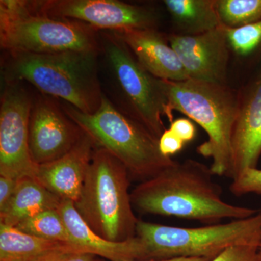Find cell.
Instances as JSON below:
<instances>
[{
	"label": "cell",
	"mask_w": 261,
	"mask_h": 261,
	"mask_svg": "<svg viewBox=\"0 0 261 261\" xmlns=\"http://www.w3.org/2000/svg\"><path fill=\"white\" fill-rule=\"evenodd\" d=\"M261 156V70L240 93V108L231 136V168L234 179L247 168H257Z\"/></svg>",
	"instance_id": "13"
},
{
	"label": "cell",
	"mask_w": 261,
	"mask_h": 261,
	"mask_svg": "<svg viewBox=\"0 0 261 261\" xmlns=\"http://www.w3.org/2000/svg\"><path fill=\"white\" fill-rule=\"evenodd\" d=\"M170 129L185 143L191 142L196 136V127L190 120L178 118L171 123Z\"/></svg>",
	"instance_id": "27"
},
{
	"label": "cell",
	"mask_w": 261,
	"mask_h": 261,
	"mask_svg": "<svg viewBox=\"0 0 261 261\" xmlns=\"http://www.w3.org/2000/svg\"><path fill=\"white\" fill-rule=\"evenodd\" d=\"M126 44L144 69L159 80H189L185 68L167 37L156 30L127 29L109 32Z\"/></svg>",
	"instance_id": "14"
},
{
	"label": "cell",
	"mask_w": 261,
	"mask_h": 261,
	"mask_svg": "<svg viewBox=\"0 0 261 261\" xmlns=\"http://www.w3.org/2000/svg\"><path fill=\"white\" fill-rule=\"evenodd\" d=\"M102 38L101 47L128 116L160 138L166 129L163 117L168 116L161 80L144 69L126 44L111 32L103 33Z\"/></svg>",
	"instance_id": "8"
},
{
	"label": "cell",
	"mask_w": 261,
	"mask_h": 261,
	"mask_svg": "<svg viewBox=\"0 0 261 261\" xmlns=\"http://www.w3.org/2000/svg\"><path fill=\"white\" fill-rule=\"evenodd\" d=\"M210 261H261L259 245H233Z\"/></svg>",
	"instance_id": "24"
},
{
	"label": "cell",
	"mask_w": 261,
	"mask_h": 261,
	"mask_svg": "<svg viewBox=\"0 0 261 261\" xmlns=\"http://www.w3.org/2000/svg\"><path fill=\"white\" fill-rule=\"evenodd\" d=\"M62 108L96 147L106 149L124 165L132 180L146 181L175 163L161 153L159 138L116 107L104 93L93 114L82 113L67 102Z\"/></svg>",
	"instance_id": "4"
},
{
	"label": "cell",
	"mask_w": 261,
	"mask_h": 261,
	"mask_svg": "<svg viewBox=\"0 0 261 261\" xmlns=\"http://www.w3.org/2000/svg\"><path fill=\"white\" fill-rule=\"evenodd\" d=\"M97 257L76 249H63L49 252L37 261H98Z\"/></svg>",
	"instance_id": "25"
},
{
	"label": "cell",
	"mask_w": 261,
	"mask_h": 261,
	"mask_svg": "<svg viewBox=\"0 0 261 261\" xmlns=\"http://www.w3.org/2000/svg\"><path fill=\"white\" fill-rule=\"evenodd\" d=\"M221 25L238 28L261 20V0H216Z\"/></svg>",
	"instance_id": "21"
},
{
	"label": "cell",
	"mask_w": 261,
	"mask_h": 261,
	"mask_svg": "<svg viewBox=\"0 0 261 261\" xmlns=\"http://www.w3.org/2000/svg\"><path fill=\"white\" fill-rule=\"evenodd\" d=\"M70 248L76 249L0 224V261H37L49 252Z\"/></svg>",
	"instance_id": "19"
},
{
	"label": "cell",
	"mask_w": 261,
	"mask_h": 261,
	"mask_svg": "<svg viewBox=\"0 0 261 261\" xmlns=\"http://www.w3.org/2000/svg\"><path fill=\"white\" fill-rule=\"evenodd\" d=\"M98 261H100V260H98Z\"/></svg>",
	"instance_id": "31"
},
{
	"label": "cell",
	"mask_w": 261,
	"mask_h": 261,
	"mask_svg": "<svg viewBox=\"0 0 261 261\" xmlns=\"http://www.w3.org/2000/svg\"><path fill=\"white\" fill-rule=\"evenodd\" d=\"M259 250H260V252L261 253V241H260V246H259Z\"/></svg>",
	"instance_id": "30"
},
{
	"label": "cell",
	"mask_w": 261,
	"mask_h": 261,
	"mask_svg": "<svg viewBox=\"0 0 261 261\" xmlns=\"http://www.w3.org/2000/svg\"><path fill=\"white\" fill-rule=\"evenodd\" d=\"M167 99L168 121L178 111L200 125L207 140L197 147L200 155L212 159L215 175L228 178L231 168V136L240 108V93L227 84L192 80H162Z\"/></svg>",
	"instance_id": "3"
},
{
	"label": "cell",
	"mask_w": 261,
	"mask_h": 261,
	"mask_svg": "<svg viewBox=\"0 0 261 261\" xmlns=\"http://www.w3.org/2000/svg\"><path fill=\"white\" fill-rule=\"evenodd\" d=\"M0 45L6 51L49 54L99 51L97 31L87 24L49 16L36 1H0Z\"/></svg>",
	"instance_id": "6"
},
{
	"label": "cell",
	"mask_w": 261,
	"mask_h": 261,
	"mask_svg": "<svg viewBox=\"0 0 261 261\" xmlns=\"http://www.w3.org/2000/svg\"><path fill=\"white\" fill-rule=\"evenodd\" d=\"M214 176L211 167L195 160L175 161L135 187L130 192L132 207L141 214L174 216L208 225L225 219H247L258 212L225 202L222 187Z\"/></svg>",
	"instance_id": "1"
},
{
	"label": "cell",
	"mask_w": 261,
	"mask_h": 261,
	"mask_svg": "<svg viewBox=\"0 0 261 261\" xmlns=\"http://www.w3.org/2000/svg\"><path fill=\"white\" fill-rule=\"evenodd\" d=\"M96 147L87 134L61 159L39 165L36 178L61 200H78Z\"/></svg>",
	"instance_id": "15"
},
{
	"label": "cell",
	"mask_w": 261,
	"mask_h": 261,
	"mask_svg": "<svg viewBox=\"0 0 261 261\" xmlns=\"http://www.w3.org/2000/svg\"><path fill=\"white\" fill-rule=\"evenodd\" d=\"M225 29L230 49L240 56L250 54L261 44V20L238 28Z\"/></svg>",
	"instance_id": "22"
},
{
	"label": "cell",
	"mask_w": 261,
	"mask_h": 261,
	"mask_svg": "<svg viewBox=\"0 0 261 261\" xmlns=\"http://www.w3.org/2000/svg\"><path fill=\"white\" fill-rule=\"evenodd\" d=\"M211 259L206 257H176V258L165 259V260H147L134 261H210ZM102 261V260H100Z\"/></svg>",
	"instance_id": "29"
},
{
	"label": "cell",
	"mask_w": 261,
	"mask_h": 261,
	"mask_svg": "<svg viewBox=\"0 0 261 261\" xmlns=\"http://www.w3.org/2000/svg\"><path fill=\"white\" fill-rule=\"evenodd\" d=\"M32 97L20 82H5L0 102V176L36 177L37 165L31 156L29 125Z\"/></svg>",
	"instance_id": "9"
},
{
	"label": "cell",
	"mask_w": 261,
	"mask_h": 261,
	"mask_svg": "<svg viewBox=\"0 0 261 261\" xmlns=\"http://www.w3.org/2000/svg\"><path fill=\"white\" fill-rule=\"evenodd\" d=\"M185 143L170 129L166 128L159 138V148L161 153L166 157L177 153L183 149Z\"/></svg>",
	"instance_id": "26"
},
{
	"label": "cell",
	"mask_w": 261,
	"mask_h": 261,
	"mask_svg": "<svg viewBox=\"0 0 261 261\" xmlns=\"http://www.w3.org/2000/svg\"><path fill=\"white\" fill-rule=\"evenodd\" d=\"M61 199L47 190L36 177L18 179L14 195L0 211V224L15 226L42 211L58 209Z\"/></svg>",
	"instance_id": "17"
},
{
	"label": "cell",
	"mask_w": 261,
	"mask_h": 261,
	"mask_svg": "<svg viewBox=\"0 0 261 261\" xmlns=\"http://www.w3.org/2000/svg\"><path fill=\"white\" fill-rule=\"evenodd\" d=\"M136 237L144 247L145 260L176 257L212 260L233 245L260 246L261 209L247 219L196 228L176 227L139 220Z\"/></svg>",
	"instance_id": "7"
},
{
	"label": "cell",
	"mask_w": 261,
	"mask_h": 261,
	"mask_svg": "<svg viewBox=\"0 0 261 261\" xmlns=\"http://www.w3.org/2000/svg\"><path fill=\"white\" fill-rule=\"evenodd\" d=\"M130 178L124 165L106 149L96 147L75 210L90 228L111 242L136 236L139 219L130 202Z\"/></svg>",
	"instance_id": "5"
},
{
	"label": "cell",
	"mask_w": 261,
	"mask_h": 261,
	"mask_svg": "<svg viewBox=\"0 0 261 261\" xmlns=\"http://www.w3.org/2000/svg\"><path fill=\"white\" fill-rule=\"evenodd\" d=\"M18 179L0 176V211L6 207L14 195Z\"/></svg>",
	"instance_id": "28"
},
{
	"label": "cell",
	"mask_w": 261,
	"mask_h": 261,
	"mask_svg": "<svg viewBox=\"0 0 261 261\" xmlns=\"http://www.w3.org/2000/svg\"><path fill=\"white\" fill-rule=\"evenodd\" d=\"M36 3L49 16L82 22L97 31L155 29L158 22L152 10L116 0H47Z\"/></svg>",
	"instance_id": "10"
},
{
	"label": "cell",
	"mask_w": 261,
	"mask_h": 261,
	"mask_svg": "<svg viewBox=\"0 0 261 261\" xmlns=\"http://www.w3.org/2000/svg\"><path fill=\"white\" fill-rule=\"evenodd\" d=\"M6 53L2 62L5 82H29L43 94L63 99L87 114L99 109L103 94L98 75L99 51Z\"/></svg>",
	"instance_id": "2"
},
{
	"label": "cell",
	"mask_w": 261,
	"mask_h": 261,
	"mask_svg": "<svg viewBox=\"0 0 261 261\" xmlns=\"http://www.w3.org/2000/svg\"><path fill=\"white\" fill-rule=\"evenodd\" d=\"M58 211L69 233L70 245L80 251L109 261L146 260L144 247L137 237L119 243L101 238L86 224L72 201L61 200Z\"/></svg>",
	"instance_id": "16"
},
{
	"label": "cell",
	"mask_w": 261,
	"mask_h": 261,
	"mask_svg": "<svg viewBox=\"0 0 261 261\" xmlns=\"http://www.w3.org/2000/svg\"><path fill=\"white\" fill-rule=\"evenodd\" d=\"M229 190L234 196L255 194L261 197V169L247 168L232 180Z\"/></svg>",
	"instance_id": "23"
},
{
	"label": "cell",
	"mask_w": 261,
	"mask_h": 261,
	"mask_svg": "<svg viewBox=\"0 0 261 261\" xmlns=\"http://www.w3.org/2000/svg\"><path fill=\"white\" fill-rule=\"evenodd\" d=\"M84 132L54 99L44 94L33 103L29 125L31 156L37 166L68 153Z\"/></svg>",
	"instance_id": "11"
},
{
	"label": "cell",
	"mask_w": 261,
	"mask_h": 261,
	"mask_svg": "<svg viewBox=\"0 0 261 261\" xmlns=\"http://www.w3.org/2000/svg\"><path fill=\"white\" fill-rule=\"evenodd\" d=\"M167 39L189 80L226 84L230 47L224 25L200 35L172 34Z\"/></svg>",
	"instance_id": "12"
},
{
	"label": "cell",
	"mask_w": 261,
	"mask_h": 261,
	"mask_svg": "<svg viewBox=\"0 0 261 261\" xmlns=\"http://www.w3.org/2000/svg\"><path fill=\"white\" fill-rule=\"evenodd\" d=\"M15 228L32 236L71 245L69 233L58 208L42 211L19 223Z\"/></svg>",
	"instance_id": "20"
},
{
	"label": "cell",
	"mask_w": 261,
	"mask_h": 261,
	"mask_svg": "<svg viewBox=\"0 0 261 261\" xmlns=\"http://www.w3.org/2000/svg\"><path fill=\"white\" fill-rule=\"evenodd\" d=\"M216 0H165L176 34L196 36L218 28L221 25L216 6Z\"/></svg>",
	"instance_id": "18"
}]
</instances>
